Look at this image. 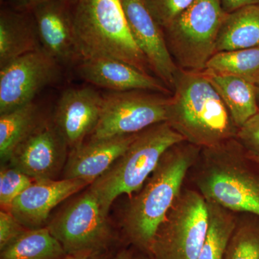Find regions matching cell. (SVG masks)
Here are the masks:
<instances>
[{
	"label": "cell",
	"instance_id": "cell-24",
	"mask_svg": "<svg viewBox=\"0 0 259 259\" xmlns=\"http://www.w3.org/2000/svg\"><path fill=\"white\" fill-rule=\"evenodd\" d=\"M203 71L255 83L259 79V47L216 53Z\"/></svg>",
	"mask_w": 259,
	"mask_h": 259
},
{
	"label": "cell",
	"instance_id": "cell-35",
	"mask_svg": "<svg viewBox=\"0 0 259 259\" xmlns=\"http://www.w3.org/2000/svg\"><path fill=\"white\" fill-rule=\"evenodd\" d=\"M134 259H152V258L146 256V255H139V256L134 257Z\"/></svg>",
	"mask_w": 259,
	"mask_h": 259
},
{
	"label": "cell",
	"instance_id": "cell-10",
	"mask_svg": "<svg viewBox=\"0 0 259 259\" xmlns=\"http://www.w3.org/2000/svg\"><path fill=\"white\" fill-rule=\"evenodd\" d=\"M61 65L44 49L20 56L0 69V114L34 101L61 76Z\"/></svg>",
	"mask_w": 259,
	"mask_h": 259
},
{
	"label": "cell",
	"instance_id": "cell-33",
	"mask_svg": "<svg viewBox=\"0 0 259 259\" xmlns=\"http://www.w3.org/2000/svg\"><path fill=\"white\" fill-rule=\"evenodd\" d=\"M112 259H134V257L129 250H122Z\"/></svg>",
	"mask_w": 259,
	"mask_h": 259
},
{
	"label": "cell",
	"instance_id": "cell-3",
	"mask_svg": "<svg viewBox=\"0 0 259 259\" xmlns=\"http://www.w3.org/2000/svg\"><path fill=\"white\" fill-rule=\"evenodd\" d=\"M252 163L236 139L202 148L194 183L207 202L259 218V173Z\"/></svg>",
	"mask_w": 259,
	"mask_h": 259
},
{
	"label": "cell",
	"instance_id": "cell-18",
	"mask_svg": "<svg viewBox=\"0 0 259 259\" xmlns=\"http://www.w3.org/2000/svg\"><path fill=\"white\" fill-rule=\"evenodd\" d=\"M41 49L32 12L4 5L0 10V69L20 56Z\"/></svg>",
	"mask_w": 259,
	"mask_h": 259
},
{
	"label": "cell",
	"instance_id": "cell-2",
	"mask_svg": "<svg viewBox=\"0 0 259 259\" xmlns=\"http://www.w3.org/2000/svg\"><path fill=\"white\" fill-rule=\"evenodd\" d=\"M166 122L185 141L201 148L236 139L238 131L219 94L202 71L178 69Z\"/></svg>",
	"mask_w": 259,
	"mask_h": 259
},
{
	"label": "cell",
	"instance_id": "cell-7",
	"mask_svg": "<svg viewBox=\"0 0 259 259\" xmlns=\"http://www.w3.org/2000/svg\"><path fill=\"white\" fill-rule=\"evenodd\" d=\"M208 226V208L202 194L182 190L158 228L148 253L152 259H197Z\"/></svg>",
	"mask_w": 259,
	"mask_h": 259
},
{
	"label": "cell",
	"instance_id": "cell-25",
	"mask_svg": "<svg viewBox=\"0 0 259 259\" xmlns=\"http://www.w3.org/2000/svg\"><path fill=\"white\" fill-rule=\"evenodd\" d=\"M223 259H259L258 216L251 214V217L238 220Z\"/></svg>",
	"mask_w": 259,
	"mask_h": 259
},
{
	"label": "cell",
	"instance_id": "cell-6",
	"mask_svg": "<svg viewBox=\"0 0 259 259\" xmlns=\"http://www.w3.org/2000/svg\"><path fill=\"white\" fill-rule=\"evenodd\" d=\"M227 13L221 0H194L163 28L167 48L177 67L199 72L216 54L220 29Z\"/></svg>",
	"mask_w": 259,
	"mask_h": 259
},
{
	"label": "cell",
	"instance_id": "cell-15",
	"mask_svg": "<svg viewBox=\"0 0 259 259\" xmlns=\"http://www.w3.org/2000/svg\"><path fill=\"white\" fill-rule=\"evenodd\" d=\"M88 186V182L77 179L33 181L8 211L27 229L44 228L58 204Z\"/></svg>",
	"mask_w": 259,
	"mask_h": 259
},
{
	"label": "cell",
	"instance_id": "cell-5",
	"mask_svg": "<svg viewBox=\"0 0 259 259\" xmlns=\"http://www.w3.org/2000/svg\"><path fill=\"white\" fill-rule=\"evenodd\" d=\"M182 141H185L167 122L140 132L110 168L90 185L104 213L108 215L119 196H131L141 190L167 150Z\"/></svg>",
	"mask_w": 259,
	"mask_h": 259
},
{
	"label": "cell",
	"instance_id": "cell-4",
	"mask_svg": "<svg viewBox=\"0 0 259 259\" xmlns=\"http://www.w3.org/2000/svg\"><path fill=\"white\" fill-rule=\"evenodd\" d=\"M71 14L83 59H117L153 74L133 38L120 0H71Z\"/></svg>",
	"mask_w": 259,
	"mask_h": 259
},
{
	"label": "cell",
	"instance_id": "cell-36",
	"mask_svg": "<svg viewBox=\"0 0 259 259\" xmlns=\"http://www.w3.org/2000/svg\"><path fill=\"white\" fill-rule=\"evenodd\" d=\"M7 1H8V0H1V3H5V2H7Z\"/></svg>",
	"mask_w": 259,
	"mask_h": 259
},
{
	"label": "cell",
	"instance_id": "cell-27",
	"mask_svg": "<svg viewBox=\"0 0 259 259\" xmlns=\"http://www.w3.org/2000/svg\"><path fill=\"white\" fill-rule=\"evenodd\" d=\"M194 0H144L146 8L162 28H166Z\"/></svg>",
	"mask_w": 259,
	"mask_h": 259
},
{
	"label": "cell",
	"instance_id": "cell-16",
	"mask_svg": "<svg viewBox=\"0 0 259 259\" xmlns=\"http://www.w3.org/2000/svg\"><path fill=\"white\" fill-rule=\"evenodd\" d=\"M87 82L112 92L143 90L171 95L172 92L154 75L146 74L132 65L108 58L83 59L76 66Z\"/></svg>",
	"mask_w": 259,
	"mask_h": 259
},
{
	"label": "cell",
	"instance_id": "cell-34",
	"mask_svg": "<svg viewBox=\"0 0 259 259\" xmlns=\"http://www.w3.org/2000/svg\"><path fill=\"white\" fill-rule=\"evenodd\" d=\"M255 87H256L257 93V102H258V106L259 108V79L255 82Z\"/></svg>",
	"mask_w": 259,
	"mask_h": 259
},
{
	"label": "cell",
	"instance_id": "cell-11",
	"mask_svg": "<svg viewBox=\"0 0 259 259\" xmlns=\"http://www.w3.org/2000/svg\"><path fill=\"white\" fill-rule=\"evenodd\" d=\"M69 146L52 120H42L15 148L9 159L33 181L55 180L67 161Z\"/></svg>",
	"mask_w": 259,
	"mask_h": 259
},
{
	"label": "cell",
	"instance_id": "cell-22",
	"mask_svg": "<svg viewBox=\"0 0 259 259\" xmlns=\"http://www.w3.org/2000/svg\"><path fill=\"white\" fill-rule=\"evenodd\" d=\"M0 251V259H61L66 255L47 227L26 230Z\"/></svg>",
	"mask_w": 259,
	"mask_h": 259
},
{
	"label": "cell",
	"instance_id": "cell-26",
	"mask_svg": "<svg viewBox=\"0 0 259 259\" xmlns=\"http://www.w3.org/2000/svg\"><path fill=\"white\" fill-rule=\"evenodd\" d=\"M32 182L33 180L30 177L11 165L2 166L0 170V204L2 207L8 210L13 201Z\"/></svg>",
	"mask_w": 259,
	"mask_h": 259
},
{
	"label": "cell",
	"instance_id": "cell-20",
	"mask_svg": "<svg viewBox=\"0 0 259 259\" xmlns=\"http://www.w3.org/2000/svg\"><path fill=\"white\" fill-rule=\"evenodd\" d=\"M259 47V4L227 13L218 34L216 53Z\"/></svg>",
	"mask_w": 259,
	"mask_h": 259
},
{
	"label": "cell",
	"instance_id": "cell-14",
	"mask_svg": "<svg viewBox=\"0 0 259 259\" xmlns=\"http://www.w3.org/2000/svg\"><path fill=\"white\" fill-rule=\"evenodd\" d=\"M35 18L42 49L61 66H74L83 60L73 31L71 0H54L30 10Z\"/></svg>",
	"mask_w": 259,
	"mask_h": 259
},
{
	"label": "cell",
	"instance_id": "cell-32",
	"mask_svg": "<svg viewBox=\"0 0 259 259\" xmlns=\"http://www.w3.org/2000/svg\"><path fill=\"white\" fill-rule=\"evenodd\" d=\"M107 252H93V253L66 255L61 259H107Z\"/></svg>",
	"mask_w": 259,
	"mask_h": 259
},
{
	"label": "cell",
	"instance_id": "cell-28",
	"mask_svg": "<svg viewBox=\"0 0 259 259\" xmlns=\"http://www.w3.org/2000/svg\"><path fill=\"white\" fill-rule=\"evenodd\" d=\"M236 139L247 157L259 166V111L238 129Z\"/></svg>",
	"mask_w": 259,
	"mask_h": 259
},
{
	"label": "cell",
	"instance_id": "cell-23",
	"mask_svg": "<svg viewBox=\"0 0 259 259\" xmlns=\"http://www.w3.org/2000/svg\"><path fill=\"white\" fill-rule=\"evenodd\" d=\"M207 204L208 230L197 259H223L227 245L236 228L238 219L235 212L213 202H207Z\"/></svg>",
	"mask_w": 259,
	"mask_h": 259
},
{
	"label": "cell",
	"instance_id": "cell-19",
	"mask_svg": "<svg viewBox=\"0 0 259 259\" xmlns=\"http://www.w3.org/2000/svg\"><path fill=\"white\" fill-rule=\"evenodd\" d=\"M202 72L219 94L238 129L259 111L255 83L236 76Z\"/></svg>",
	"mask_w": 259,
	"mask_h": 259
},
{
	"label": "cell",
	"instance_id": "cell-1",
	"mask_svg": "<svg viewBox=\"0 0 259 259\" xmlns=\"http://www.w3.org/2000/svg\"><path fill=\"white\" fill-rule=\"evenodd\" d=\"M202 148L182 141L162 156L156 169L124 211L122 226L131 243L148 252L158 228L182 191Z\"/></svg>",
	"mask_w": 259,
	"mask_h": 259
},
{
	"label": "cell",
	"instance_id": "cell-31",
	"mask_svg": "<svg viewBox=\"0 0 259 259\" xmlns=\"http://www.w3.org/2000/svg\"><path fill=\"white\" fill-rule=\"evenodd\" d=\"M49 1H54V0H8L5 3L14 7L17 9L30 10L35 5Z\"/></svg>",
	"mask_w": 259,
	"mask_h": 259
},
{
	"label": "cell",
	"instance_id": "cell-21",
	"mask_svg": "<svg viewBox=\"0 0 259 259\" xmlns=\"http://www.w3.org/2000/svg\"><path fill=\"white\" fill-rule=\"evenodd\" d=\"M40 110L32 102L6 113L0 114V158L9 161L12 153L41 122Z\"/></svg>",
	"mask_w": 259,
	"mask_h": 259
},
{
	"label": "cell",
	"instance_id": "cell-29",
	"mask_svg": "<svg viewBox=\"0 0 259 259\" xmlns=\"http://www.w3.org/2000/svg\"><path fill=\"white\" fill-rule=\"evenodd\" d=\"M27 228L6 209L0 212V250L18 238Z\"/></svg>",
	"mask_w": 259,
	"mask_h": 259
},
{
	"label": "cell",
	"instance_id": "cell-12",
	"mask_svg": "<svg viewBox=\"0 0 259 259\" xmlns=\"http://www.w3.org/2000/svg\"><path fill=\"white\" fill-rule=\"evenodd\" d=\"M130 31L147 60L153 75L173 90L179 68L167 48L163 28L144 0H120Z\"/></svg>",
	"mask_w": 259,
	"mask_h": 259
},
{
	"label": "cell",
	"instance_id": "cell-9",
	"mask_svg": "<svg viewBox=\"0 0 259 259\" xmlns=\"http://www.w3.org/2000/svg\"><path fill=\"white\" fill-rule=\"evenodd\" d=\"M169 96L143 90L104 95L100 120L89 139L139 134L151 126L166 122Z\"/></svg>",
	"mask_w": 259,
	"mask_h": 259
},
{
	"label": "cell",
	"instance_id": "cell-30",
	"mask_svg": "<svg viewBox=\"0 0 259 259\" xmlns=\"http://www.w3.org/2000/svg\"><path fill=\"white\" fill-rule=\"evenodd\" d=\"M223 10L227 13L247 5L259 4V0H221Z\"/></svg>",
	"mask_w": 259,
	"mask_h": 259
},
{
	"label": "cell",
	"instance_id": "cell-8",
	"mask_svg": "<svg viewBox=\"0 0 259 259\" xmlns=\"http://www.w3.org/2000/svg\"><path fill=\"white\" fill-rule=\"evenodd\" d=\"M47 227L66 255L107 252L115 240L107 214L89 189L63 209Z\"/></svg>",
	"mask_w": 259,
	"mask_h": 259
},
{
	"label": "cell",
	"instance_id": "cell-13",
	"mask_svg": "<svg viewBox=\"0 0 259 259\" xmlns=\"http://www.w3.org/2000/svg\"><path fill=\"white\" fill-rule=\"evenodd\" d=\"M103 95L90 87L64 90L52 120L70 149L90 138L101 115Z\"/></svg>",
	"mask_w": 259,
	"mask_h": 259
},
{
	"label": "cell",
	"instance_id": "cell-17",
	"mask_svg": "<svg viewBox=\"0 0 259 259\" xmlns=\"http://www.w3.org/2000/svg\"><path fill=\"white\" fill-rule=\"evenodd\" d=\"M139 134L107 139H88L71 148L63 170V179H77L91 185L125 152Z\"/></svg>",
	"mask_w": 259,
	"mask_h": 259
}]
</instances>
